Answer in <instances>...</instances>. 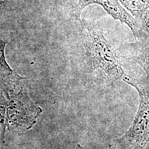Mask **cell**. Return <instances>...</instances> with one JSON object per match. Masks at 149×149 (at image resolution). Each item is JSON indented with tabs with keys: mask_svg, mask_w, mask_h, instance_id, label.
Instances as JSON below:
<instances>
[{
	"mask_svg": "<svg viewBox=\"0 0 149 149\" xmlns=\"http://www.w3.org/2000/svg\"><path fill=\"white\" fill-rule=\"evenodd\" d=\"M86 53L97 77L107 84L124 80L127 76L101 28L93 22L80 19Z\"/></svg>",
	"mask_w": 149,
	"mask_h": 149,
	"instance_id": "1",
	"label": "cell"
},
{
	"mask_svg": "<svg viewBox=\"0 0 149 149\" xmlns=\"http://www.w3.org/2000/svg\"><path fill=\"white\" fill-rule=\"evenodd\" d=\"M135 88L139 95V106L130 127L120 138L115 140L120 149H149V87L144 82L127 75L123 80Z\"/></svg>",
	"mask_w": 149,
	"mask_h": 149,
	"instance_id": "2",
	"label": "cell"
},
{
	"mask_svg": "<svg viewBox=\"0 0 149 149\" xmlns=\"http://www.w3.org/2000/svg\"><path fill=\"white\" fill-rule=\"evenodd\" d=\"M42 112L30 100L27 91L22 88L15 96L10 97L0 88V122L5 127H22L29 129Z\"/></svg>",
	"mask_w": 149,
	"mask_h": 149,
	"instance_id": "3",
	"label": "cell"
},
{
	"mask_svg": "<svg viewBox=\"0 0 149 149\" xmlns=\"http://www.w3.org/2000/svg\"><path fill=\"white\" fill-rule=\"evenodd\" d=\"M92 4L101 6L115 20L126 24L131 29L135 39L138 40L140 22L129 13L118 0H79L75 9L76 18L80 20L83 10Z\"/></svg>",
	"mask_w": 149,
	"mask_h": 149,
	"instance_id": "4",
	"label": "cell"
},
{
	"mask_svg": "<svg viewBox=\"0 0 149 149\" xmlns=\"http://www.w3.org/2000/svg\"><path fill=\"white\" fill-rule=\"evenodd\" d=\"M118 51L122 58L133 61L143 68L146 74L144 82L149 87V38L124 44Z\"/></svg>",
	"mask_w": 149,
	"mask_h": 149,
	"instance_id": "5",
	"label": "cell"
},
{
	"mask_svg": "<svg viewBox=\"0 0 149 149\" xmlns=\"http://www.w3.org/2000/svg\"><path fill=\"white\" fill-rule=\"evenodd\" d=\"M123 7L140 22L144 12L149 9V0H118Z\"/></svg>",
	"mask_w": 149,
	"mask_h": 149,
	"instance_id": "6",
	"label": "cell"
},
{
	"mask_svg": "<svg viewBox=\"0 0 149 149\" xmlns=\"http://www.w3.org/2000/svg\"><path fill=\"white\" fill-rule=\"evenodd\" d=\"M7 42L5 40L0 39V72L3 73L6 76H11L17 79H22L11 69L8 64L7 63L5 55V49Z\"/></svg>",
	"mask_w": 149,
	"mask_h": 149,
	"instance_id": "7",
	"label": "cell"
},
{
	"mask_svg": "<svg viewBox=\"0 0 149 149\" xmlns=\"http://www.w3.org/2000/svg\"><path fill=\"white\" fill-rule=\"evenodd\" d=\"M149 38V9L144 12L140 20V28L138 40Z\"/></svg>",
	"mask_w": 149,
	"mask_h": 149,
	"instance_id": "8",
	"label": "cell"
},
{
	"mask_svg": "<svg viewBox=\"0 0 149 149\" xmlns=\"http://www.w3.org/2000/svg\"><path fill=\"white\" fill-rule=\"evenodd\" d=\"M6 1V0H0V3H2L4 1Z\"/></svg>",
	"mask_w": 149,
	"mask_h": 149,
	"instance_id": "9",
	"label": "cell"
}]
</instances>
